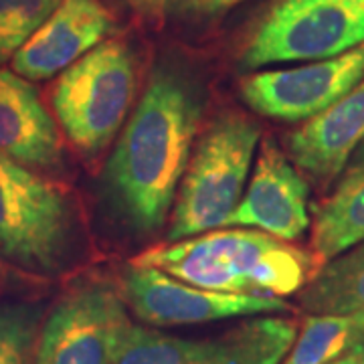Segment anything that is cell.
Here are the masks:
<instances>
[{"instance_id": "1", "label": "cell", "mask_w": 364, "mask_h": 364, "mask_svg": "<svg viewBox=\"0 0 364 364\" xmlns=\"http://www.w3.org/2000/svg\"><path fill=\"white\" fill-rule=\"evenodd\" d=\"M203 102L174 69H158L105 164L117 213L138 233L160 229L193 154Z\"/></svg>"}, {"instance_id": "2", "label": "cell", "mask_w": 364, "mask_h": 364, "mask_svg": "<svg viewBox=\"0 0 364 364\" xmlns=\"http://www.w3.org/2000/svg\"><path fill=\"white\" fill-rule=\"evenodd\" d=\"M132 265L156 267L184 284L225 291L286 298L299 294L316 273L312 253L272 235L233 227L148 249Z\"/></svg>"}, {"instance_id": "3", "label": "cell", "mask_w": 364, "mask_h": 364, "mask_svg": "<svg viewBox=\"0 0 364 364\" xmlns=\"http://www.w3.org/2000/svg\"><path fill=\"white\" fill-rule=\"evenodd\" d=\"M77 241L71 196L35 170L0 156V259L51 277L69 267Z\"/></svg>"}, {"instance_id": "4", "label": "cell", "mask_w": 364, "mask_h": 364, "mask_svg": "<svg viewBox=\"0 0 364 364\" xmlns=\"http://www.w3.org/2000/svg\"><path fill=\"white\" fill-rule=\"evenodd\" d=\"M259 136V126L241 114H225L210 124L174 198L170 243L227 227L245 193Z\"/></svg>"}, {"instance_id": "5", "label": "cell", "mask_w": 364, "mask_h": 364, "mask_svg": "<svg viewBox=\"0 0 364 364\" xmlns=\"http://www.w3.org/2000/svg\"><path fill=\"white\" fill-rule=\"evenodd\" d=\"M136 93L134 55L119 41H102L59 75L53 107L67 138L97 154L116 138Z\"/></svg>"}, {"instance_id": "6", "label": "cell", "mask_w": 364, "mask_h": 364, "mask_svg": "<svg viewBox=\"0 0 364 364\" xmlns=\"http://www.w3.org/2000/svg\"><path fill=\"white\" fill-rule=\"evenodd\" d=\"M364 43V0H277L241 55L245 69L332 59Z\"/></svg>"}, {"instance_id": "7", "label": "cell", "mask_w": 364, "mask_h": 364, "mask_svg": "<svg viewBox=\"0 0 364 364\" xmlns=\"http://www.w3.org/2000/svg\"><path fill=\"white\" fill-rule=\"evenodd\" d=\"M132 326L119 287L79 282L45 314L35 364H116Z\"/></svg>"}, {"instance_id": "8", "label": "cell", "mask_w": 364, "mask_h": 364, "mask_svg": "<svg viewBox=\"0 0 364 364\" xmlns=\"http://www.w3.org/2000/svg\"><path fill=\"white\" fill-rule=\"evenodd\" d=\"M296 336L298 322L282 316H255L198 340L134 324L116 364H282Z\"/></svg>"}, {"instance_id": "9", "label": "cell", "mask_w": 364, "mask_h": 364, "mask_svg": "<svg viewBox=\"0 0 364 364\" xmlns=\"http://www.w3.org/2000/svg\"><path fill=\"white\" fill-rule=\"evenodd\" d=\"M119 289L128 310L144 324L156 328L207 324L239 316L294 312L291 304L284 298L210 291L184 284L156 267L132 265Z\"/></svg>"}, {"instance_id": "10", "label": "cell", "mask_w": 364, "mask_h": 364, "mask_svg": "<svg viewBox=\"0 0 364 364\" xmlns=\"http://www.w3.org/2000/svg\"><path fill=\"white\" fill-rule=\"evenodd\" d=\"M363 79L364 43L332 59L247 75L241 81V95L261 116L306 122L350 93Z\"/></svg>"}, {"instance_id": "11", "label": "cell", "mask_w": 364, "mask_h": 364, "mask_svg": "<svg viewBox=\"0 0 364 364\" xmlns=\"http://www.w3.org/2000/svg\"><path fill=\"white\" fill-rule=\"evenodd\" d=\"M310 188L273 140H263L253 176L227 227L257 229L296 241L310 229Z\"/></svg>"}, {"instance_id": "12", "label": "cell", "mask_w": 364, "mask_h": 364, "mask_svg": "<svg viewBox=\"0 0 364 364\" xmlns=\"http://www.w3.org/2000/svg\"><path fill=\"white\" fill-rule=\"evenodd\" d=\"M114 26L102 0H61L37 33L14 53L13 71L28 81L61 75L97 47Z\"/></svg>"}, {"instance_id": "13", "label": "cell", "mask_w": 364, "mask_h": 364, "mask_svg": "<svg viewBox=\"0 0 364 364\" xmlns=\"http://www.w3.org/2000/svg\"><path fill=\"white\" fill-rule=\"evenodd\" d=\"M0 156L31 170L63 166V144L28 79L0 67Z\"/></svg>"}, {"instance_id": "14", "label": "cell", "mask_w": 364, "mask_h": 364, "mask_svg": "<svg viewBox=\"0 0 364 364\" xmlns=\"http://www.w3.org/2000/svg\"><path fill=\"white\" fill-rule=\"evenodd\" d=\"M364 142V79L322 114L306 119L287 140L294 164L328 184Z\"/></svg>"}, {"instance_id": "15", "label": "cell", "mask_w": 364, "mask_h": 364, "mask_svg": "<svg viewBox=\"0 0 364 364\" xmlns=\"http://www.w3.org/2000/svg\"><path fill=\"white\" fill-rule=\"evenodd\" d=\"M360 241H364V170L346 174L338 191L316 210L312 233L316 272Z\"/></svg>"}, {"instance_id": "16", "label": "cell", "mask_w": 364, "mask_h": 364, "mask_svg": "<svg viewBox=\"0 0 364 364\" xmlns=\"http://www.w3.org/2000/svg\"><path fill=\"white\" fill-rule=\"evenodd\" d=\"M298 299L306 314L364 312V241L326 261Z\"/></svg>"}, {"instance_id": "17", "label": "cell", "mask_w": 364, "mask_h": 364, "mask_svg": "<svg viewBox=\"0 0 364 364\" xmlns=\"http://www.w3.org/2000/svg\"><path fill=\"white\" fill-rule=\"evenodd\" d=\"M364 338V312L308 314L282 364H330Z\"/></svg>"}, {"instance_id": "18", "label": "cell", "mask_w": 364, "mask_h": 364, "mask_svg": "<svg viewBox=\"0 0 364 364\" xmlns=\"http://www.w3.org/2000/svg\"><path fill=\"white\" fill-rule=\"evenodd\" d=\"M45 314L39 299L0 301V364H35Z\"/></svg>"}, {"instance_id": "19", "label": "cell", "mask_w": 364, "mask_h": 364, "mask_svg": "<svg viewBox=\"0 0 364 364\" xmlns=\"http://www.w3.org/2000/svg\"><path fill=\"white\" fill-rule=\"evenodd\" d=\"M61 0H0V63L13 59Z\"/></svg>"}, {"instance_id": "20", "label": "cell", "mask_w": 364, "mask_h": 364, "mask_svg": "<svg viewBox=\"0 0 364 364\" xmlns=\"http://www.w3.org/2000/svg\"><path fill=\"white\" fill-rule=\"evenodd\" d=\"M243 0H170L168 9L172 13L182 14V16H215V14L225 13L233 9Z\"/></svg>"}, {"instance_id": "21", "label": "cell", "mask_w": 364, "mask_h": 364, "mask_svg": "<svg viewBox=\"0 0 364 364\" xmlns=\"http://www.w3.org/2000/svg\"><path fill=\"white\" fill-rule=\"evenodd\" d=\"M330 364H364V338L354 348L346 352L344 356H340L338 360H334V363Z\"/></svg>"}, {"instance_id": "22", "label": "cell", "mask_w": 364, "mask_h": 364, "mask_svg": "<svg viewBox=\"0 0 364 364\" xmlns=\"http://www.w3.org/2000/svg\"><path fill=\"white\" fill-rule=\"evenodd\" d=\"M360 170H364V142L363 146L356 150V160H354V164H352L350 172H360ZM350 172H348V174H350Z\"/></svg>"}, {"instance_id": "23", "label": "cell", "mask_w": 364, "mask_h": 364, "mask_svg": "<svg viewBox=\"0 0 364 364\" xmlns=\"http://www.w3.org/2000/svg\"><path fill=\"white\" fill-rule=\"evenodd\" d=\"M6 284H9V279H6V263L0 259V291L6 289Z\"/></svg>"}]
</instances>
